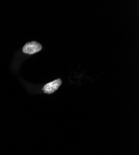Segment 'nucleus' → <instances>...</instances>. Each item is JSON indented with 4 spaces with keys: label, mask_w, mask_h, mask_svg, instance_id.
I'll return each mask as SVG.
<instances>
[{
    "label": "nucleus",
    "mask_w": 139,
    "mask_h": 155,
    "mask_svg": "<svg viewBox=\"0 0 139 155\" xmlns=\"http://www.w3.org/2000/svg\"><path fill=\"white\" fill-rule=\"evenodd\" d=\"M42 49V45L37 42L33 41L28 42L24 45L23 48V51L25 54H34Z\"/></svg>",
    "instance_id": "nucleus-1"
},
{
    "label": "nucleus",
    "mask_w": 139,
    "mask_h": 155,
    "mask_svg": "<svg viewBox=\"0 0 139 155\" xmlns=\"http://www.w3.org/2000/svg\"><path fill=\"white\" fill-rule=\"evenodd\" d=\"M61 84H62L61 80L57 79L53 81L48 83L47 84L44 85V86L43 88V90L45 93L52 94L56 91H57L58 88L59 87V86L61 85Z\"/></svg>",
    "instance_id": "nucleus-2"
}]
</instances>
